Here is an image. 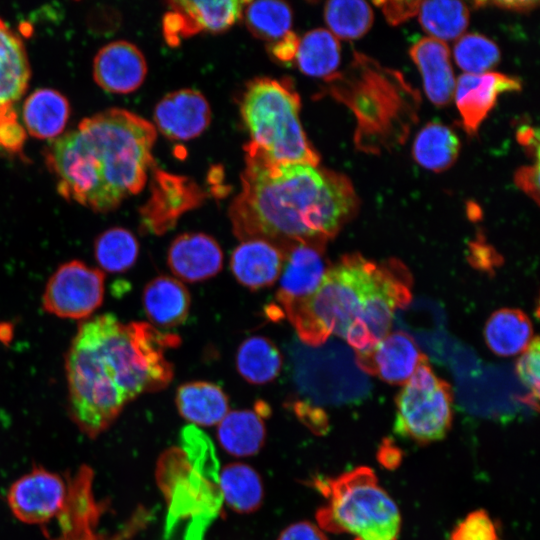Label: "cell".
<instances>
[{
  "label": "cell",
  "instance_id": "obj_29",
  "mask_svg": "<svg viewBox=\"0 0 540 540\" xmlns=\"http://www.w3.org/2000/svg\"><path fill=\"white\" fill-rule=\"evenodd\" d=\"M419 22L432 38L443 42L455 40L468 26L469 9L460 1H423L419 7Z\"/></svg>",
  "mask_w": 540,
  "mask_h": 540
},
{
  "label": "cell",
  "instance_id": "obj_31",
  "mask_svg": "<svg viewBox=\"0 0 540 540\" xmlns=\"http://www.w3.org/2000/svg\"><path fill=\"white\" fill-rule=\"evenodd\" d=\"M139 254V244L129 230L112 227L97 236L94 241V256L100 270L120 273L130 269Z\"/></svg>",
  "mask_w": 540,
  "mask_h": 540
},
{
  "label": "cell",
  "instance_id": "obj_21",
  "mask_svg": "<svg viewBox=\"0 0 540 540\" xmlns=\"http://www.w3.org/2000/svg\"><path fill=\"white\" fill-rule=\"evenodd\" d=\"M68 99L52 88H39L24 101L22 118L25 130L39 139H54L64 130L69 116Z\"/></svg>",
  "mask_w": 540,
  "mask_h": 540
},
{
  "label": "cell",
  "instance_id": "obj_42",
  "mask_svg": "<svg viewBox=\"0 0 540 540\" xmlns=\"http://www.w3.org/2000/svg\"><path fill=\"white\" fill-rule=\"evenodd\" d=\"M51 540H108L103 538L101 535H98L95 532V529L87 530H74L61 532L59 537L53 538Z\"/></svg>",
  "mask_w": 540,
  "mask_h": 540
},
{
  "label": "cell",
  "instance_id": "obj_41",
  "mask_svg": "<svg viewBox=\"0 0 540 540\" xmlns=\"http://www.w3.org/2000/svg\"><path fill=\"white\" fill-rule=\"evenodd\" d=\"M379 461L386 468H395L401 461L400 451L390 442L385 441L379 449Z\"/></svg>",
  "mask_w": 540,
  "mask_h": 540
},
{
  "label": "cell",
  "instance_id": "obj_19",
  "mask_svg": "<svg viewBox=\"0 0 540 540\" xmlns=\"http://www.w3.org/2000/svg\"><path fill=\"white\" fill-rule=\"evenodd\" d=\"M30 76L22 39L0 18V111L14 109L27 89Z\"/></svg>",
  "mask_w": 540,
  "mask_h": 540
},
{
  "label": "cell",
  "instance_id": "obj_32",
  "mask_svg": "<svg viewBox=\"0 0 540 540\" xmlns=\"http://www.w3.org/2000/svg\"><path fill=\"white\" fill-rule=\"evenodd\" d=\"M324 18L337 39L354 40L371 28L373 11L365 1L332 0L325 5Z\"/></svg>",
  "mask_w": 540,
  "mask_h": 540
},
{
  "label": "cell",
  "instance_id": "obj_30",
  "mask_svg": "<svg viewBox=\"0 0 540 540\" xmlns=\"http://www.w3.org/2000/svg\"><path fill=\"white\" fill-rule=\"evenodd\" d=\"M248 30L258 39L275 42L291 30L293 15L282 1H246L242 16Z\"/></svg>",
  "mask_w": 540,
  "mask_h": 540
},
{
  "label": "cell",
  "instance_id": "obj_5",
  "mask_svg": "<svg viewBox=\"0 0 540 540\" xmlns=\"http://www.w3.org/2000/svg\"><path fill=\"white\" fill-rule=\"evenodd\" d=\"M300 108L291 81L259 77L248 82L240 103L250 136L245 152L273 163L318 166L320 156L303 130Z\"/></svg>",
  "mask_w": 540,
  "mask_h": 540
},
{
  "label": "cell",
  "instance_id": "obj_38",
  "mask_svg": "<svg viewBox=\"0 0 540 540\" xmlns=\"http://www.w3.org/2000/svg\"><path fill=\"white\" fill-rule=\"evenodd\" d=\"M515 183L527 195L537 203L539 200V166L538 162L533 166H525L517 170Z\"/></svg>",
  "mask_w": 540,
  "mask_h": 540
},
{
  "label": "cell",
  "instance_id": "obj_28",
  "mask_svg": "<svg viewBox=\"0 0 540 540\" xmlns=\"http://www.w3.org/2000/svg\"><path fill=\"white\" fill-rule=\"evenodd\" d=\"M218 484L222 499L235 511L247 513L259 507L263 496L262 484L250 466L241 463L226 466L221 471Z\"/></svg>",
  "mask_w": 540,
  "mask_h": 540
},
{
  "label": "cell",
  "instance_id": "obj_4",
  "mask_svg": "<svg viewBox=\"0 0 540 540\" xmlns=\"http://www.w3.org/2000/svg\"><path fill=\"white\" fill-rule=\"evenodd\" d=\"M412 282L410 270L397 258L376 262L346 254L284 317L307 346L321 347L334 335L362 351L389 333L396 311L412 300Z\"/></svg>",
  "mask_w": 540,
  "mask_h": 540
},
{
  "label": "cell",
  "instance_id": "obj_17",
  "mask_svg": "<svg viewBox=\"0 0 540 540\" xmlns=\"http://www.w3.org/2000/svg\"><path fill=\"white\" fill-rule=\"evenodd\" d=\"M284 252L263 239L243 240L232 252L230 268L236 280L251 290L275 283L280 277Z\"/></svg>",
  "mask_w": 540,
  "mask_h": 540
},
{
  "label": "cell",
  "instance_id": "obj_43",
  "mask_svg": "<svg viewBox=\"0 0 540 540\" xmlns=\"http://www.w3.org/2000/svg\"><path fill=\"white\" fill-rule=\"evenodd\" d=\"M518 141L530 152L534 150L538 154V132L534 133L531 127H521L517 132Z\"/></svg>",
  "mask_w": 540,
  "mask_h": 540
},
{
  "label": "cell",
  "instance_id": "obj_22",
  "mask_svg": "<svg viewBox=\"0 0 540 540\" xmlns=\"http://www.w3.org/2000/svg\"><path fill=\"white\" fill-rule=\"evenodd\" d=\"M485 341L490 350L503 357L522 353L533 339L529 317L519 309L495 311L485 325Z\"/></svg>",
  "mask_w": 540,
  "mask_h": 540
},
{
  "label": "cell",
  "instance_id": "obj_16",
  "mask_svg": "<svg viewBox=\"0 0 540 540\" xmlns=\"http://www.w3.org/2000/svg\"><path fill=\"white\" fill-rule=\"evenodd\" d=\"M167 263L172 273L187 282H198L216 275L222 268L220 245L204 233H183L171 243Z\"/></svg>",
  "mask_w": 540,
  "mask_h": 540
},
{
  "label": "cell",
  "instance_id": "obj_13",
  "mask_svg": "<svg viewBox=\"0 0 540 540\" xmlns=\"http://www.w3.org/2000/svg\"><path fill=\"white\" fill-rule=\"evenodd\" d=\"M211 121L208 101L197 90L186 88L165 95L154 110L155 128L171 140H190L201 135Z\"/></svg>",
  "mask_w": 540,
  "mask_h": 540
},
{
  "label": "cell",
  "instance_id": "obj_25",
  "mask_svg": "<svg viewBox=\"0 0 540 540\" xmlns=\"http://www.w3.org/2000/svg\"><path fill=\"white\" fill-rule=\"evenodd\" d=\"M282 363L283 358L277 346L263 336L245 339L237 350V370L251 384L271 382L280 373Z\"/></svg>",
  "mask_w": 540,
  "mask_h": 540
},
{
  "label": "cell",
  "instance_id": "obj_24",
  "mask_svg": "<svg viewBox=\"0 0 540 540\" xmlns=\"http://www.w3.org/2000/svg\"><path fill=\"white\" fill-rule=\"evenodd\" d=\"M459 150L460 141L449 127L438 122H430L418 132L412 152L419 165L441 172L454 164Z\"/></svg>",
  "mask_w": 540,
  "mask_h": 540
},
{
  "label": "cell",
  "instance_id": "obj_2",
  "mask_svg": "<svg viewBox=\"0 0 540 540\" xmlns=\"http://www.w3.org/2000/svg\"><path fill=\"white\" fill-rule=\"evenodd\" d=\"M359 200L343 174L304 163H273L245 152L241 190L228 215L239 239H263L283 252L326 247L355 215Z\"/></svg>",
  "mask_w": 540,
  "mask_h": 540
},
{
  "label": "cell",
  "instance_id": "obj_26",
  "mask_svg": "<svg viewBox=\"0 0 540 540\" xmlns=\"http://www.w3.org/2000/svg\"><path fill=\"white\" fill-rule=\"evenodd\" d=\"M340 43L327 29H314L299 39L295 56L299 70L311 77H328L340 63Z\"/></svg>",
  "mask_w": 540,
  "mask_h": 540
},
{
  "label": "cell",
  "instance_id": "obj_34",
  "mask_svg": "<svg viewBox=\"0 0 540 540\" xmlns=\"http://www.w3.org/2000/svg\"><path fill=\"white\" fill-rule=\"evenodd\" d=\"M516 373L527 393L518 397V401L533 410L538 409L540 384V342L535 336L522 352L516 363Z\"/></svg>",
  "mask_w": 540,
  "mask_h": 540
},
{
  "label": "cell",
  "instance_id": "obj_15",
  "mask_svg": "<svg viewBox=\"0 0 540 540\" xmlns=\"http://www.w3.org/2000/svg\"><path fill=\"white\" fill-rule=\"evenodd\" d=\"M521 89L520 81L495 72L462 74L456 81L454 98L465 131L474 135L494 107L498 95Z\"/></svg>",
  "mask_w": 540,
  "mask_h": 540
},
{
  "label": "cell",
  "instance_id": "obj_10",
  "mask_svg": "<svg viewBox=\"0 0 540 540\" xmlns=\"http://www.w3.org/2000/svg\"><path fill=\"white\" fill-rule=\"evenodd\" d=\"M246 1L177 0L168 3L163 17V35L170 46L200 32L228 30L242 16Z\"/></svg>",
  "mask_w": 540,
  "mask_h": 540
},
{
  "label": "cell",
  "instance_id": "obj_40",
  "mask_svg": "<svg viewBox=\"0 0 540 540\" xmlns=\"http://www.w3.org/2000/svg\"><path fill=\"white\" fill-rule=\"evenodd\" d=\"M299 38L290 31L281 39L272 42L269 51L278 61L287 63L295 60Z\"/></svg>",
  "mask_w": 540,
  "mask_h": 540
},
{
  "label": "cell",
  "instance_id": "obj_39",
  "mask_svg": "<svg viewBox=\"0 0 540 540\" xmlns=\"http://www.w3.org/2000/svg\"><path fill=\"white\" fill-rule=\"evenodd\" d=\"M278 540H328L324 533L310 522H298L286 528Z\"/></svg>",
  "mask_w": 540,
  "mask_h": 540
},
{
  "label": "cell",
  "instance_id": "obj_7",
  "mask_svg": "<svg viewBox=\"0 0 540 540\" xmlns=\"http://www.w3.org/2000/svg\"><path fill=\"white\" fill-rule=\"evenodd\" d=\"M394 429L417 443L443 439L453 418V390L438 377L426 356L409 380L402 385L396 400Z\"/></svg>",
  "mask_w": 540,
  "mask_h": 540
},
{
  "label": "cell",
  "instance_id": "obj_27",
  "mask_svg": "<svg viewBox=\"0 0 540 540\" xmlns=\"http://www.w3.org/2000/svg\"><path fill=\"white\" fill-rule=\"evenodd\" d=\"M218 438L222 447L235 456L255 454L265 438L261 417L250 410L228 412L219 422Z\"/></svg>",
  "mask_w": 540,
  "mask_h": 540
},
{
  "label": "cell",
  "instance_id": "obj_44",
  "mask_svg": "<svg viewBox=\"0 0 540 540\" xmlns=\"http://www.w3.org/2000/svg\"><path fill=\"white\" fill-rule=\"evenodd\" d=\"M493 4L499 8L517 11V12H527L535 8L538 5V2L534 1H496Z\"/></svg>",
  "mask_w": 540,
  "mask_h": 540
},
{
  "label": "cell",
  "instance_id": "obj_35",
  "mask_svg": "<svg viewBox=\"0 0 540 540\" xmlns=\"http://www.w3.org/2000/svg\"><path fill=\"white\" fill-rule=\"evenodd\" d=\"M447 540H500L494 521L484 510L469 513Z\"/></svg>",
  "mask_w": 540,
  "mask_h": 540
},
{
  "label": "cell",
  "instance_id": "obj_6",
  "mask_svg": "<svg viewBox=\"0 0 540 540\" xmlns=\"http://www.w3.org/2000/svg\"><path fill=\"white\" fill-rule=\"evenodd\" d=\"M315 486L326 499L316 514L322 529L354 540H399V509L369 467L317 479Z\"/></svg>",
  "mask_w": 540,
  "mask_h": 540
},
{
  "label": "cell",
  "instance_id": "obj_8",
  "mask_svg": "<svg viewBox=\"0 0 540 540\" xmlns=\"http://www.w3.org/2000/svg\"><path fill=\"white\" fill-rule=\"evenodd\" d=\"M104 273L82 261L60 265L49 278L42 305L46 312L65 319H86L104 298Z\"/></svg>",
  "mask_w": 540,
  "mask_h": 540
},
{
  "label": "cell",
  "instance_id": "obj_23",
  "mask_svg": "<svg viewBox=\"0 0 540 540\" xmlns=\"http://www.w3.org/2000/svg\"><path fill=\"white\" fill-rule=\"evenodd\" d=\"M176 405L186 420L203 426L219 423L228 413V398L224 391L205 381L181 385L177 389Z\"/></svg>",
  "mask_w": 540,
  "mask_h": 540
},
{
  "label": "cell",
  "instance_id": "obj_12",
  "mask_svg": "<svg viewBox=\"0 0 540 540\" xmlns=\"http://www.w3.org/2000/svg\"><path fill=\"white\" fill-rule=\"evenodd\" d=\"M425 357L414 338L401 330L355 352V362L362 371L392 385H404Z\"/></svg>",
  "mask_w": 540,
  "mask_h": 540
},
{
  "label": "cell",
  "instance_id": "obj_9",
  "mask_svg": "<svg viewBox=\"0 0 540 540\" xmlns=\"http://www.w3.org/2000/svg\"><path fill=\"white\" fill-rule=\"evenodd\" d=\"M68 495V478L34 467L17 479L7 494L14 516L27 524H45L62 511Z\"/></svg>",
  "mask_w": 540,
  "mask_h": 540
},
{
  "label": "cell",
  "instance_id": "obj_36",
  "mask_svg": "<svg viewBox=\"0 0 540 540\" xmlns=\"http://www.w3.org/2000/svg\"><path fill=\"white\" fill-rule=\"evenodd\" d=\"M26 130L14 109L0 111V152L18 155L23 151Z\"/></svg>",
  "mask_w": 540,
  "mask_h": 540
},
{
  "label": "cell",
  "instance_id": "obj_37",
  "mask_svg": "<svg viewBox=\"0 0 540 540\" xmlns=\"http://www.w3.org/2000/svg\"><path fill=\"white\" fill-rule=\"evenodd\" d=\"M421 1H379L386 20L391 25H399L419 12Z\"/></svg>",
  "mask_w": 540,
  "mask_h": 540
},
{
  "label": "cell",
  "instance_id": "obj_33",
  "mask_svg": "<svg viewBox=\"0 0 540 540\" xmlns=\"http://www.w3.org/2000/svg\"><path fill=\"white\" fill-rule=\"evenodd\" d=\"M454 58L467 74H482L496 66L500 51L487 37L471 33L459 38L454 46Z\"/></svg>",
  "mask_w": 540,
  "mask_h": 540
},
{
  "label": "cell",
  "instance_id": "obj_20",
  "mask_svg": "<svg viewBox=\"0 0 540 540\" xmlns=\"http://www.w3.org/2000/svg\"><path fill=\"white\" fill-rule=\"evenodd\" d=\"M142 301L148 319L163 328L182 324L191 304L185 285L169 276L152 279L144 288Z\"/></svg>",
  "mask_w": 540,
  "mask_h": 540
},
{
  "label": "cell",
  "instance_id": "obj_1",
  "mask_svg": "<svg viewBox=\"0 0 540 540\" xmlns=\"http://www.w3.org/2000/svg\"><path fill=\"white\" fill-rule=\"evenodd\" d=\"M179 343L176 334L113 314L83 321L65 361L69 413L80 431L97 437L129 401L165 388L173 379L165 353Z\"/></svg>",
  "mask_w": 540,
  "mask_h": 540
},
{
  "label": "cell",
  "instance_id": "obj_14",
  "mask_svg": "<svg viewBox=\"0 0 540 540\" xmlns=\"http://www.w3.org/2000/svg\"><path fill=\"white\" fill-rule=\"evenodd\" d=\"M147 63L141 50L125 40L110 42L99 49L93 60V77L103 90L128 94L145 80Z\"/></svg>",
  "mask_w": 540,
  "mask_h": 540
},
{
  "label": "cell",
  "instance_id": "obj_11",
  "mask_svg": "<svg viewBox=\"0 0 540 540\" xmlns=\"http://www.w3.org/2000/svg\"><path fill=\"white\" fill-rule=\"evenodd\" d=\"M326 247L297 243L284 251L280 274L276 318L284 317L286 311L310 296L320 284L326 270Z\"/></svg>",
  "mask_w": 540,
  "mask_h": 540
},
{
  "label": "cell",
  "instance_id": "obj_18",
  "mask_svg": "<svg viewBox=\"0 0 540 540\" xmlns=\"http://www.w3.org/2000/svg\"><path fill=\"white\" fill-rule=\"evenodd\" d=\"M410 56L421 72L430 101L437 106L448 105L454 98L456 80L447 44L425 37L410 48Z\"/></svg>",
  "mask_w": 540,
  "mask_h": 540
},
{
  "label": "cell",
  "instance_id": "obj_3",
  "mask_svg": "<svg viewBox=\"0 0 540 540\" xmlns=\"http://www.w3.org/2000/svg\"><path fill=\"white\" fill-rule=\"evenodd\" d=\"M155 140L153 123L126 109L109 108L52 140L45 162L64 199L105 213L144 188Z\"/></svg>",
  "mask_w": 540,
  "mask_h": 540
}]
</instances>
